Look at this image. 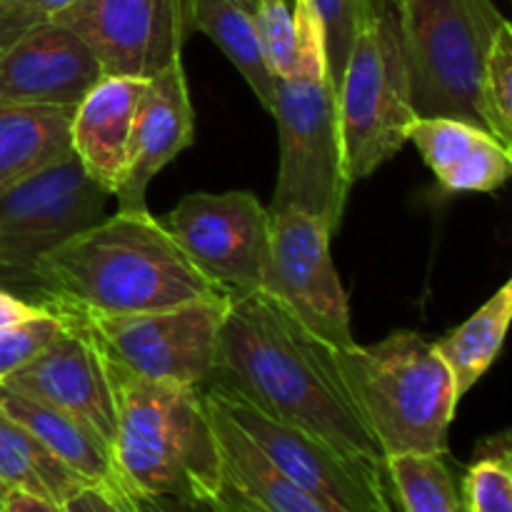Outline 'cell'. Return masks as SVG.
<instances>
[{"mask_svg":"<svg viewBox=\"0 0 512 512\" xmlns=\"http://www.w3.org/2000/svg\"><path fill=\"white\" fill-rule=\"evenodd\" d=\"M338 363L385 458L448 455L458 398L433 343L413 330H395L375 345L338 350Z\"/></svg>","mask_w":512,"mask_h":512,"instance_id":"obj_5","label":"cell"},{"mask_svg":"<svg viewBox=\"0 0 512 512\" xmlns=\"http://www.w3.org/2000/svg\"><path fill=\"white\" fill-rule=\"evenodd\" d=\"M253 23L268 68L273 70L275 78L288 75L298 50V30H295L290 0H255Z\"/></svg>","mask_w":512,"mask_h":512,"instance_id":"obj_29","label":"cell"},{"mask_svg":"<svg viewBox=\"0 0 512 512\" xmlns=\"http://www.w3.org/2000/svg\"><path fill=\"white\" fill-rule=\"evenodd\" d=\"M143 90L145 78L103 75L75 105L70 130L73 153L85 173L110 195L118 190L128 170L130 133Z\"/></svg>","mask_w":512,"mask_h":512,"instance_id":"obj_17","label":"cell"},{"mask_svg":"<svg viewBox=\"0 0 512 512\" xmlns=\"http://www.w3.org/2000/svg\"><path fill=\"white\" fill-rule=\"evenodd\" d=\"M188 23L223 50L265 110H273L278 78L265 63L253 13L238 0H188Z\"/></svg>","mask_w":512,"mask_h":512,"instance_id":"obj_22","label":"cell"},{"mask_svg":"<svg viewBox=\"0 0 512 512\" xmlns=\"http://www.w3.org/2000/svg\"><path fill=\"white\" fill-rule=\"evenodd\" d=\"M478 458L465 470L463 500L465 512H512V450L510 433L493 435L478 443Z\"/></svg>","mask_w":512,"mask_h":512,"instance_id":"obj_26","label":"cell"},{"mask_svg":"<svg viewBox=\"0 0 512 512\" xmlns=\"http://www.w3.org/2000/svg\"><path fill=\"white\" fill-rule=\"evenodd\" d=\"M68 320L63 315L53 313L45 308L35 318L25 320V323L15 325L0 333V383L15 370L28 365L40 350L48 343H53L60 333L65 330Z\"/></svg>","mask_w":512,"mask_h":512,"instance_id":"obj_30","label":"cell"},{"mask_svg":"<svg viewBox=\"0 0 512 512\" xmlns=\"http://www.w3.org/2000/svg\"><path fill=\"white\" fill-rule=\"evenodd\" d=\"M388 483H390V480H388ZM380 512H400L398 510V503H395V498H393V490H390V493H388V500H385L383 508H380Z\"/></svg>","mask_w":512,"mask_h":512,"instance_id":"obj_36","label":"cell"},{"mask_svg":"<svg viewBox=\"0 0 512 512\" xmlns=\"http://www.w3.org/2000/svg\"><path fill=\"white\" fill-rule=\"evenodd\" d=\"M270 218V258L260 290L335 350L353 348L348 295L330 255L333 230L298 208Z\"/></svg>","mask_w":512,"mask_h":512,"instance_id":"obj_11","label":"cell"},{"mask_svg":"<svg viewBox=\"0 0 512 512\" xmlns=\"http://www.w3.org/2000/svg\"><path fill=\"white\" fill-rule=\"evenodd\" d=\"M65 320L63 333L28 365L8 375L3 385L73 415L110 448L115 435V400L108 363L85 325Z\"/></svg>","mask_w":512,"mask_h":512,"instance_id":"obj_14","label":"cell"},{"mask_svg":"<svg viewBox=\"0 0 512 512\" xmlns=\"http://www.w3.org/2000/svg\"><path fill=\"white\" fill-rule=\"evenodd\" d=\"M223 293L148 210H115L35 263L30 303L83 320L153 313Z\"/></svg>","mask_w":512,"mask_h":512,"instance_id":"obj_2","label":"cell"},{"mask_svg":"<svg viewBox=\"0 0 512 512\" xmlns=\"http://www.w3.org/2000/svg\"><path fill=\"white\" fill-rule=\"evenodd\" d=\"M480 115L493 138L512 150V25L498 30L480 75Z\"/></svg>","mask_w":512,"mask_h":512,"instance_id":"obj_27","label":"cell"},{"mask_svg":"<svg viewBox=\"0 0 512 512\" xmlns=\"http://www.w3.org/2000/svg\"><path fill=\"white\" fill-rule=\"evenodd\" d=\"M160 223L210 283L228 293L263 288L273 218L253 193L185 195Z\"/></svg>","mask_w":512,"mask_h":512,"instance_id":"obj_12","label":"cell"},{"mask_svg":"<svg viewBox=\"0 0 512 512\" xmlns=\"http://www.w3.org/2000/svg\"><path fill=\"white\" fill-rule=\"evenodd\" d=\"M415 118H455L485 128L480 75L508 23L493 0H395Z\"/></svg>","mask_w":512,"mask_h":512,"instance_id":"obj_6","label":"cell"},{"mask_svg":"<svg viewBox=\"0 0 512 512\" xmlns=\"http://www.w3.org/2000/svg\"><path fill=\"white\" fill-rule=\"evenodd\" d=\"M240 5H245V8L250 10V13H253V8H255V0H238Z\"/></svg>","mask_w":512,"mask_h":512,"instance_id":"obj_37","label":"cell"},{"mask_svg":"<svg viewBox=\"0 0 512 512\" xmlns=\"http://www.w3.org/2000/svg\"><path fill=\"white\" fill-rule=\"evenodd\" d=\"M53 23L90 45L105 75L153 78L193 35L188 0H73Z\"/></svg>","mask_w":512,"mask_h":512,"instance_id":"obj_13","label":"cell"},{"mask_svg":"<svg viewBox=\"0 0 512 512\" xmlns=\"http://www.w3.org/2000/svg\"><path fill=\"white\" fill-rule=\"evenodd\" d=\"M415 120L395 0H378L350 48L338 85L343 168L350 185L370 178L408 143Z\"/></svg>","mask_w":512,"mask_h":512,"instance_id":"obj_7","label":"cell"},{"mask_svg":"<svg viewBox=\"0 0 512 512\" xmlns=\"http://www.w3.org/2000/svg\"><path fill=\"white\" fill-rule=\"evenodd\" d=\"M73 113L63 105L0 100V193L73 153Z\"/></svg>","mask_w":512,"mask_h":512,"instance_id":"obj_20","label":"cell"},{"mask_svg":"<svg viewBox=\"0 0 512 512\" xmlns=\"http://www.w3.org/2000/svg\"><path fill=\"white\" fill-rule=\"evenodd\" d=\"M293 3L298 50L288 75L278 78L273 118L280 135V168L270 213L298 208L338 233L350 195L343 168L338 93L328 75L323 23L310 0Z\"/></svg>","mask_w":512,"mask_h":512,"instance_id":"obj_4","label":"cell"},{"mask_svg":"<svg viewBox=\"0 0 512 512\" xmlns=\"http://www.w3.org/2000/svg\"><path fill=\"white\" fill-rule=\"evenodd\" d=\"M113 195L83 170L75 153L0 193V288L33 295L35 263L98 223Z\"/></svg>","mask_w":512,"mask_h":512,"instance_id":"obj_8","label":"cell"},{"mask_svg":"<svg viewBox=\"0 0 512 512\" xmlns=\"http://www.w3.org/2000/svg\"><path fill=\"white\" fill-rule=\"evenodd\" d=\"M0 512H65V510L63 505L53 503V500L23 493V490H8L3 503H0Z\"/></svg>","mask_w":512,"mask_h":512,"instance_id":"obj_35","label":"cell"},{"mask_svg":"<svg viewBox=\"0 0 512 512\" xmlns=\"http://www.w3.org/2000/svg\"><path fill=\"white\" fill-rule=\"evenodd\" d=\"M385 473L400 512H465L445 455H390Z\"/></svg>","mask_w":512,"mask_h":512,"instance_id":"obj_25","label":"cell"},{"mask_svg":"<svg viewBox=\"0 0 512 512\" xmlns=\"http://www.w3.org/2000/svg\"><path fill=\"white\" fill-rule=\"evenodd\" d=\"M73 0H0V48L30 30L48 25Z\"/></svg>","mask_w":512,"mask_h":512,"instance_id":"obj_31","label":"cell"},{"mask_svg":"<svg viewBox=\"0 0 512 512\" xmlns=\"http://www.w3.org/2000/svg\"><path fill=\"white\" fill-rule=\"evenodd\" d=\"M225 308L228 293L153 313L95 315L78 323L93 335L108 363L153 383L203 388L213 368Z\"/></svg>","mask_w":512,"mask_h":512,"instance_id":"obj_9","label":"cell"},{"mask_svg":"<svg viewBox=\"0 0 512 512\" xmlns=\"http://www.w3.org/2000/svg\"><path fill=\"white\" fill-rule=\"evenodd\" d=\"M43 310H45L43 305H35L30 303V300L15 295L13 290L0 288V333L25 323V320L35 318V315L43 313Z\"/></svg>","mask_w":512,"mask_h":512,"instance_id":"obj_34","label":"cell"},{"mask_svg":"<svg viewBox=\"0 0 512 512\" xmlns=\"http://www.w3.org/2000/svg\"><path fill=\"white\" fill-rule=\"evenodd\" d=\"M105 75L90 45L60 23L0 48V100L75 108Z\"/></svg>","mask_w":512,"mask_h":512,"instance_id":"obj_15","label":"cell"},{"mask_svg":"<svg viewBox=\"0 0 512 512\" xmlns=\"http://www.w3.org/2000/svg\"><path fill=\"white\" fill-rule=\"evenodd\" d=\"M3 498H5V490L0 488V503H3Z\"/></svg>","mask_w":512,"mask_h":512,"instance_id":"obj_38","label":"cell"},{"mask_svg":"<svg viewBox=\"0 0 512 512\" xmlns=\"http://www.w3.org/2000/svg\"><path fill=\"white\" fill-rule=\"evenodd\" d=\"M208 410L223 458V483L215 500L225 512H338L285 478L218 408L208 405Z\"/></svg>","mask_w":512,"mask_h":512,"instance_id":"obj_19","label":"cell"},{"mask_svg":"<svg viewBox=\"0 0 512 512\" xmlns=\"http://www.w3.org/2000/svg\"><path fill=\"white\" fill-rule=\"evenodd\" d=\"M195 140V115L190 103L183 60H173L145 80L130 133L128 170L115 190L118 210H148L145 193L155 175L178 158Z\"/></svg>","mask_w":512,"mask_h":512,"instance_id":"obj_16","label":"cell"},{"mask_svg":"<svg viewBox=\"0 0 512 512\" xmlns=\"http://www.w3.org/2000/svg\"><path fill=\"white\" fill-rule=\"evenodd\" d=\"M0 410L88 483H115L110 448L80 420L0 383Z\"/></svg>","mask_w":512,"mask_h":512,"instance_id":"obj_21","label":"cell"},{"mask_svg":"<svg viewBox=\"0 0 512 512\" xmlns=\"http://www.w3.org/2000/svg\"><path fill=\"white\" fill-rule=\"evenodd\" d=\"M205 385L238 395L268 418L305 430L340 453L385 463L345 383L338 350L263 290L228 293Z\"/></svg>","mask_w":512,"mask_h":512,"instance_id":"obj_1","label":"cell"},{"mask_svg":"<svg viewBox=\"0 0 512 512\" xmlns=\"http://www.w3.org/2000/svg\"><path fill=\"white\" fill-rule=\"evenodd\" d=\"M65 512H133L128 493L118 483H88L63 503Z\"/></svg>","mask_w":512,"mask_h":512,"instance_id":"obj_32","label":"cell"},{"mask_svg":"<svg viewBox=\"0 0 512 512\" xmlns=\"http://www.w3.org/2000/svg\"><path fill=\"white\" fill-rule=\"evenodd\" d=\"M83 485H88V480L0 410V488L5 493L23 490L63 505Z\"/></svg>","mask_w":512,"mask_h":512,"instance_id":"obj_24","label":"cell"},{"mask_svg":"<svg viewBox=\"0 0 512 512\" xmlns=\"http://www.w3.org/2000/svg\"><path fill=\"white\" fill-rule=\"evenodd\" d=\"M133 512H225L215 498H170V495L128 493Z\"/></svg>","mask_w":512,"mask_h":512,"instance_id":"obj_33","label":"cell"},{"mask_svg":"<svg viewBox=\"0 0 512 512\" xmlns=\"http://www.w3.org/2000/svg\"><path fill=\"white\" fill-rule=\"evenodd\" d=\"M512 320V283L503 285L483 308L475 310L463 325L435 340V353L443 358L453 375L455 398L460 400L488 373L498 360Z\"/></svg>","mask_w":512,"mask_h":512,"instance_id":"obj_23","label":"cell"},{"mask_svg":"<svg viewBox=\"0 0 512 512\" xmlns=\"http://www.w3.org/2000/svg\"><path fill=\"white\" fill-rule=\"evenodd\" d=\"M408 140L448 193H495L512 173V150L465 120L415 118Z\"/></svg>","mask_w":512,"mask_h":512,"instance_id":"obj_18","label":"cell"},{"mask_svg":"<svg viewBox=\"0 0 512 512\" xmlns=\"http://www.w3.org/2000/svg\"><path fill=\"white\" fill-rule=\"evenodd\" d=\"M310 3H313L320 23H323L328 75L333 80L335 93H338L350 48H353L360 30L365 28V23L375 15L378 0H310Z\"/></svg>","mask_w":512,"mask_h":512,"instance_id":"obj_28","label":"cell"},{"mask_svg":"<svg viewBox=\"0 0 512 512\" xmlns=\"http://www.w3.org/2000/svg\"><path fill=\"white\" fill-rule=\"evenodd\" d=\"M203 395L208 405L218 408L248 435L250 443L285 478L328 508L338 512H380L388 500L390 483L385 463L340 453L325 440L278 423L238 395L225 393L215 385H203Z\"/></svg>","mask_w":512,"mask_h":512,"instance_id":"obj_10","label":"cell"},{"mask_svg":"<svg viewBox=\"0 0 512 512\" xmlns=\"http://www.w3.org/2000/svg\"><path fill=\"white\" fill-rule=\"evenodd\" d=\"M108 373L115 400V483L133 495L215 498L223 458L203 388L153 383L113 363Z\"/></svg>","mask_w":512,"mask_h":512,"instance_id":"obj_3","label":"cell"}]
</instances>
